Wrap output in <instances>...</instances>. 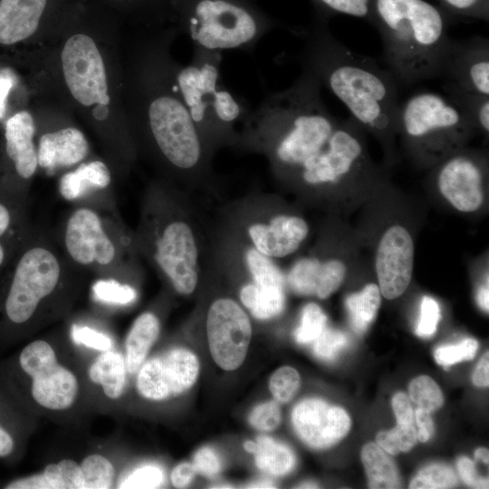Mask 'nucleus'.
I'll list each match as a JSON object with an SVG mask.
<instances>
[{"mask_svg":"<svg viewBox=\"0 0 489 489\" xmlns=\"http://www.w3.org/2000/svg\"><path fill=\"white\" fill-rule=\"evenodd\" d=\"M177 33L174 25L145 29L127 75L125 107L138 155L179 188L209 181L213 155L176 83L170 48Z\"/></svg>","mask_w":489,"mask_h":489,"instance_id":"nucleus-1","label":"nucleus"},{"mask_svg":"<svg viewBox=\"0 0 489 489\" xmlns=\"http://www.w3.org/2000/svg\"><path fill=\"white\" fill-rule=\"evenodd\" d=\"M92 13L90 2L78 0L65 14L61 75L71 100L83 112L117 174L124 176L138 153L121 102L120 82H113L104 47L91 30Z\"/></svg>","mask_w":489,"mask_h":489,"instance_id":"nucleus-2","label":"nucleus"},{"mask_svg":"<svg viewBox=\"0 0 489 489\" xmlns=\"http://www.w3.org/2000/svg\"><path fill=\"white\" fill-rule=\"evenodd\" d=\"M321 87L302 67L290 87L268 94L249 110L234 148L264 155L275 177L291 181L324 148L339 121L325 106Z\"/></svg>","mask_w":489,"mask_h":489,"instance_id":"nucleus-3","label":"nucleus"},{"mask_svg":"<svg viewBox=\"0 0 489 489\" xmlns=\"http://www.w3.org/2000/svg\"><path fill=\"white\" fill-rule=\"evenodd\" d=\"M303 39L302 64L349 110L350 117L384 143L397 133L398 84L374 59L340 43L328 20L315 17L296 31Z\"/></svg>","mask_w":489,"mask_h":489,"instance_id":"nucleus-4","label":"nucleus"},{"mask_svg":"<svg viewBox=\"0 0 489 489\" xmlns=\"http://www.w3.org/2000/svg\"><path fill=\"white\" fill-rule=\"evenodd\" d=\"M176 186L157 178L144 194L136 243L159 275L180 295L195 292L203 268L201 237Z\"/></svg>","mask_w":489,"mask_h":489,"instance_id":"nucleus-5","label":"nucleus"},{"mask_svg":"<svg viewBox=\"0 0 489 489\" xmlns=\"http://www.w3.org/2000/svg\"><path fill=\"white\" fill-rule=\"evenodd\" d=\"M385 67L398 86L440 77L449 42L442 10L425 0H370Z\"/></svg>","mask_w":489,"mask_h":489,"instance_id":"nucleus-6","label":"nucleus"},{"mask_svg":"<svg viewBox=\"0 0 489 489\" xmlns=\"http://www.w3.org/2000/svg\"><path fill=\"white\" fill-rule=\"evenodd\" d=\"M56 242L76 268L100 278L125 282L140 268L135 232L123 222L116 202L75 204Z\"/></svg>","mask_w":489,"mask_h":489,"instance_id":"nucleus-7","label":"nucleus"},{"mask_svg":"<svg viewBox=\"0 0 489 489\" xmlns=\"http://www.w3.org/2000/svg\"><path fill=\"white\" fill-rule=\"evenodd\" d=\"M222 52L194 47L189 63L177 62L175 80L179 93L209 152L234 147L237 123L249 108L220 81Z\"/></svg>","mask_w":489,"mask_h":489,"instance_id":"nucleus-8","label":"nucleus"},{"mask_svg":"<svg viewBox=\"0 0 489 489\" xmlns=\"http://www.w3.org/2000/svg\"><path fill=\"white\" fill-rule=\"evenodd\" d=\"M173 25L208 51L252 53L279 23L253 0H171Z\"/></svg>","mask_w":489,"mask_h":489,"instance_id":"nucleus-9","label":"nucleus"},{"mask_svg":"<svg viewBox=\"0 0 489 489\" xmlns=\"http://www.w3.org/2000/svg\"><path fill=\"white\" fill-rule=\"evenodd\" d=\"M475 130L461 108L446 95L417 91L399 103L397 132L422 162L444 159Z\"/></svg>","mask_w":489,"mask_h":489,"instance_id":"nucleus-10","label":"nucleus"},{"mask_svg":"<svg viewBox=\"0 0 489 489\" xmlns=\"http://www.w3.org/2000/svg\"><path fill=\"white\" fill-rule=\"evenodd\" d=\"M76 268L45 232L31 233L13 267L5 312L14 324L30 321Z\"/></svg>","mask_w":489,"mask_h":489,"instance_id":"nucleus-11","label":"nucleus"},{"mask_svg":"<svg viewBox=\"0 0 489 489\" xmlns=\"http://www.w3.org/2000/svg\"><path fill=\"white\" fill-rule=\"evenodd\" d=\"M76 0H0V64H18L47 24H58Z\"/></svg>","mask_w":489,"mask_h":489,"instance_id":"nucleus-12","label":"nucleus"},{"mask_svg":"<svg viewBox=\"0 0 489 489\" xmlns=\"http://www.w3.org/2000/svg\"><path fill=\"white\" fill-rule=\"evenodd\" d=\"M361 129L350 116L339 120L324 148L305 161L291 181L319 187L337 184L356 173L365 160Z\"/></svg>","mask_w":489,"mask_h":489,"instance_id":"nucleus-13","label":"nucleus"},{"mask_svg":"<svg viewBox=\"0 0 489 489\" xmlns=\"http://www.w3.org/2000/svg\"><path fill=\"white\" fill-rule=\"evenodd\" d=\"M37 125L26 109H18L4 122L0 155V181L9 184L24 203L32 180L39 168L34 142Z\"/></svg>","mask_w":489,"mask_h":489,"instance_id":"nucleus-14","label":"nucleus"},{"mask_svg":"<svg viewBox=\"0 0 489 489\" xmlns=\"http://www.w3.org/2000/svg\"><path fill=\"white\" fill-rule=\"evenodd\" d=\"M206 330L214 361L225 370L239 368L252 336L250 319L244 310L231 298L215 300L206 313Z\"/></svg>","mask_w":489,"mask_h":489,"instance_id":"nucleus-15","label":"nucleus"},{"mask_svg":"<svg viewBox=\"0 0 489 489\" xmlns=\"http://www.w3.org/2000/svg\"><path fill=\"white\" fill-rule=\"evenodd\" d=\"M20 365L32 379V396L41 406L65 409L73 403L78 382L75 376L60 365L49 343L38 340L21 352Z\"/></svg>","mask_w":489,"mask_h":489,"instance_id":"nucleus-16","label":"nucleus"},{"mask_svg":"<svg viewBox=\"0 0 489 489\" xmlns=\"http://www.w3.org/2000/svg\"><path fill=\"white\" fill-rule=\"evenodd\" d=\"M235 233L264 255L283 258L299 249L309 234L301 216L284 213L255 212L242 218Z\"/></svg>","mask_w":489,"mask_h":489,"instance_id":"nucleus-17","label":"nucleus"},{"mask_svg":"<svg viewBox=\"0 0 489 489\" xmlns=\"http://www.w3.org/2000/svg\"><path fill=\"white\" fill-rule=\"evenodd\" d=\"M198 372L199 362L193 352L173 349L142 363L137 377V388L148 399L163 400L190 388Z\"/></svg>","mask_w":489,"mask_h":489,"instance_id":"nucleus-18","label":"nucleus"},{"mask_svg":"<svg viewBox=\"0 0 489 489\" xmlns=\"http://www.w3.org/2000/svg\"><path fill=\"white\" fill-rule=\"evenodd\" d=\"M440 77L445 85L489 96V40L483 36L449 39Z\"/></svg>","mask_w":489,"mask_h":489,"instance_id":"nucleus-19","label":"nucleus"},{"mask_svg":"<svg viewBox=\"0 0 489 489\" xmlns=\"http://www.w3.org/2000/svg\"><path fill=\"white\" fill-rule=\"evenodd\" d=\"M480 157L454 152L444 158L436 173L442 196L457 210L471 213L484 202V166Z\"/></svg>","mask_w":489,"mask_h":489,"instance_id":"nucleus-20","label":"nucleus"},{"mask_svg":"<svg viewBox=\"0 0 489 489\" xmlns=\"http://www.w3.org/2000/svg\"><path fill=\"white\" fill-rule=\"evenodd\" d=\"M414 243L408 231L398 225L387 229L377 249L375 268L379 288L388 300L400 296L413 273Z\"/></svg>","mask_w":489,"mask_h":489,"instance_id":"nucleus-21","label":"nucleus"},{"mask_svg":"<svg viewBox=\"0 0 489 489\" xmlns=\"http://www.w3.org/2000/svg\"><path fill=\"white\" fill-rule=\"evenodd\" d=\"M292 422L299 437L312 448H327L350 430L348 413L318 398L299 402L292 412Z\"/></svg>","mask_w":489,"mask_h":489,"instance_id":"nucleus-22","label":"nucleus"},{"mask_svg":"<svg viewBox=\"0 0 489 489\" xmlns=\"http://www.w3.org/2000/svg\"><path fill=\"white\" fill-rule=\"evenodd\" d=\"M61 197L75 204L116 202L112 190V173L102 160L80 163L59 179Z\"/></svg>","mask_w":489,"mask_h":489,"instance_id":"nucleus-23","label":"nucleus"},{"mask_svg":"<svg viewBox=\"0 0 489 489\" xmlns=\"http://www.w3.org/2000/svg\"><path fill=\"white\" fill-rule=\"evenodd\" d=\"M36 148L39 168L47 173L79 165L90 152L84 133L71 125L43 130Z\"/></svg>","mask_w":489,"mask_h":489,"instance_id":"nucleus-24","label":"nucleus"},{"mask_svg":"<svg viewBox=\"0 0 489 489\" xmlns=\"http://www.w3.org/2000/svg\"><path fill=\"white\" fill-rule=\"evenodd\" d=\"M345 274L346 265L340 260L321 262L315 257H303L292 264L285 279L296 294L326 299L339 289Z\"/></svg>","mask_w":489,"mask_h":489,"instance_id":"nucleus-25","label":"nucleus"},{"mask_svg":"<svg viewBox=\"0 0 489 489\" xmlns=\"http://www.w3.org/2000/svg\"><path fill=\"white\" fill-rule=\"evenodd\" d=\"M116 18H124L144 29L173 25L171 0H87Z\"/></svg>","mask_w":489,"mask_h":489,"instance_id":"nucleus-26","label":"nucleus"},{"mask_svg":"<svg viewBox=\"0 0 489 489\" xmlns=\"http://www.w3.org/2000/svg\"><path fill=\"white\" fill-rule=\"evenodd\" d=\"M160 322L151 312L141 313L134 321L126 339V368L132 374L139 370L145 358L158 337Z\"/></svg>","mask_w":489,"mask_h":489,"instance_id":"nucleus-27","label":"nucleus"},{"mask_svg":"<svg viewBox=\"0 0 489 489\" xmlns=\"http://www.w3.org/2000/svg\"><path fill=\"white\" fill-rule=\"evenodd\" d=\"M126 362L118 352L104 351L89 369L91 381L101 385L105 395L110 398H118L126 381Z\"/></svg>","mask_w":489,"mask_h":489,"instance_id":"nucleus-28","label":"nucleus"},{"mask_svg":"<svg viewBox=\"0 0 489 489\" xmlns=\"http://www.w3.org/2000/svg\"><path fill=\"white\" fill-rule=\"evenodd\" d=\"M361 461L370 488H398L400 484L394 461L379 446L366 444L361 450Z\"/></svg>","mask_w":489,"mask_h":489,"instance_id":"nucleus-29","label":"nucleus"},{"mask_svg":"<svg viewBox=\"0 0 489 489\" xmlns=\"http://www.w3.org/2000/svg\"><path fill=\"white\" fill-rule=\"evenodd\" d=\"M239 299L255 319L262 321L278 316L285 306L284 290H263L250 282L241 286Z\"/></svg>","mask_w":489,"mask_h":489,"instance_id":"nucleus-30","label":"nucleus"},{"mask_svg":"<svg viewBox=\"0 0 489 489\" xmlns=\"http://www.w3.org/2000/svg\"><path fill=\"white\" fill-rule=\"evenodd\" d=\"M253 454L257 467L272 475L290 473L296 462L294 454L287 446L266 436L257 437Z\"/></svg>","mask_w":489,"mask_h":489,"instance_id":"nucleus-31","label":"nucleus"},{"mask_svg":"<svg viewBox=\"0 0 489 489\" xmlns=\"http://www.w3.org/2000/svg\"><path fill=\"white\" fill-rule=\"evenodd\" d=\"M381 302V292L375 283L367 284L360 292L346 298L350 321L358 332H364L375 319Z\"/></svg>","mask_w":489,"mask_h":489,"instance_id":"nucleus-32","label":"nucleus"},{"mask_svg":"<svg viewBox=\"0 0 489 489\" xmlns=\"http://www.w3.org/2000/svg\"><path fill=\"white\" fill-rule=\"evenodd\" d=\"M446 96L455 101L472 122L475 129L489 130V96L445 85Z\"/></svg>","mask_w":489,"mask_h":489,"instance_id":"nucleus-33","label":"nucleus"},{"mask_svg":"<svg viewBox=\"0 0 489 489\" xmlns=\"http://www.w3.org/2000/svg\"><path fill=\"white\" fill-rule=\"evenodd\" d=\"M91 292L97 302L110 305H129L138 297L130 283L110 278H99L92 284Z\"/></svg>","mask_w":489,"mask_h":489,"instance_id":"nucleus-34","label":"nucleus"},{"mask_svg":"<svg viewBox=\"0 0 489 489\" xmlns=\"http://www.w3.org/2000/svg\"><path fill=\"white\" fill-rule=\"evenodd\" d=\"M317 17L328 20L332 14H346L368 21L372 24L370 0H311Z\"/></svg>","mask_w":489,"mask_h":489,"instance_id":"nucleus-35","label":"nucleus"},{"mask_svg":"<svg viewBox=\"0 0 489 489\" xmlns=\"http://www.w3.org/2000/svg\"><path fill=\"white\" fill-rule=\"evenodd\" d=\"M82 489H108L114 477L112 464L101 455H91L84 458L81 465Z\"/></svg>","mask_w":489,"mask_h":489,"instance_id":"nucleus-36","label":"nucleus"},{"mask_svg":"<svg viewBox=\"0 0 489 489\" xmlns=\"http://www.w3.org/2000/svg\"><path fill=\"white\" fill-rule=\"evenodd\" d=\"M50 489H82L83 475L81 465L65 459L50 464L43 470Z\"/></svg>","mask_w":489,"mask_h":489,"instance_id":"nucleus-37","label":"nucleus"},{"mask_svg":"<svg viewBox=\"0 0 489 489\" xmlns=\"http://www.w3.org/2000/svg\"><path fill=\"white\" fill-rule=\"evenodd\" d=\"M409 398L419 408L427 412L438 409L444 401L443 394L437 384L428 376L414 379L408 387Z\"/></svg>","mask_w":489,"mask_h":489,"instance_id":"nucleus-38","label":"nucleus"},{"mask_svg":"<svg viewBox=\"0 0 489 489\" xmlns=\"http://www.w3.org/2000/svg\"><path fill=\"white\" fill-rule=\"evenodd\" d=\"M377 445L390 455L409 451L417 441L414 425H399L389 430L380 431L376 437Z\"/></svg>","mask_w":489,"mask_h":489,"instance_id":"nucleus-39","label":"nucleus"},{"mask_svg":"<svg viewBox=\"0 0 489 489\" xmlns=\"http://www.w3.org/2000/svg\"><path fill=\"white\" fill-rule=\"evenodd\" d=\"M457 483L455 472L446 465H431L421 471L411 480L409 488L436 489L451 488Z\"/></svg>","mask_w":489,"mask_h":489,"instance_id":"nucleus-40","label":"nucleus"},{"mask_svg":"<svg viewBox=\"0 0 489 489\" xmlns=\"http://www.w3.org/2000/svg\"><path fill=\"white\" fill-rule=\"evenodd\" d=\"M327 316L316 303L306 304L301 315L300 325L294 331V337L299 343L314 341L326 328Z\"/></svg>","mask_w":489,"mask_h":489,"instance_id":"nucleus-41","label":"nucleus"},{"mask_svg":"<svg viewBox=\"0 0 489 489\" xmlns=\"http://www.w3.org/2000/svg\"><path fill=\"white\" fill-rule=\"evenodd\" d=\"M300 386V376L292 367H282L273 372L269 388L275 401L285 403L292 398Z\"/></svg>","mask_w":489,"mask_h":489,"instance_id":"nucleus-42","label":"nucleus"},{"mask_svg":"<svg viewBox=\"0 0 489 489\" xmlns=\"http://www.w3.org/2000/svg\"><path fill=\"white\" fill-rule=\"evenodd\" d=\"M348 343L347 336L337 330L325 328L313 341V352L322 360H333Z\"/></svg>","mask_w":489,"mask_h":489,"instance_id":"nucleus-43","label":"nucleus"},{"mask_svg":"<svg viewBox=\"0 0 489 489\" xmlns=\"http://www.w3.org/2000/svg\"><path fill=\"white\" fill-rule=\"evenodd\" d=\"M478 342L474 339H465L459 344L445 345L435 351L436 361L446 368L452 364L472 360L477 351Z\"/></svg>","mask_w":489,"mask_h":489,"instance_id":"nucleus-44","label":"nucleus"},{"mask_svg":"<svg viewBox=\"0 0 489 489\" xmlns=\"http://www.w3.org/2000/svg\"><path fill=\"white\" fill-rule=\"evenodd\" d=\"M163 481L162 469L154 465H148L130 473L119 484V488H158Z\"/></svg>","mask_w":489,"mask_h":489,"instance_id":"nucleus-45","label":"nucleus"},{"mask_svg":"<svg viewBox=\"0 0 489 489\" xmlns=\"http://www.w3.org/2000/svg\"><path fill=\"white\" fill-rule=\"evenodd\" d=\"M252 427L260 431H272L281 422V410L276 401H267L257 405L249 416Z\"/></svg>","mask_w":489,"mask_h":489,"instance_id":"nucleus-46","label":"nucleus"},{"mask_svg":"<svg viewBox=\"0 0 489 489\" xmlns=\"http://www.w3.org/2000/svg\"><path fill=\"white\" fill-rule=\"evenodd\" d=\"M440 318V307L437 302L429 296H424L420 304L419 321L416 329L417 335L422 338L431 337L436 331Z\"/></svg>","mask_w":489,"mask_h":489,"instance_id":"nucleus-47","label":"nucleus"},{"mask_svg":"<svg viewBox=\"0 0 489 489\" xmlns=\"http://www.w3.org/2000/svg\"><path fill=\"white\" fill-rule=\"evenodd\" d=\"M71 335L75 343L98 350L108 351L113 347V341L109 335L88 326L73 324Z\"/></svg>","mask_w":489,"mask_h":489,"instance_id":"nucleus-48","label":"nucleus"},{"mask_svg":"<svg viewBox=\"0 0 489 489\" xmlns=\"http://www.w3.org/2000/svg\"><path fill=\"white\" fill-rule=\"evenodd\" d=\"M444 8L462 16L488 20V0H439Z\"/></svg>","mask_w":489,"mask_h":489,"instance_id":"nucleus-49","label":"nucleus"},{"mask_svg":"<svg viewBox=\"0 0 489 489\" xmlns=\"http://www.w3.org/2000/svg\"><path fill=\"white\" fill-rule=\"evenodd\" d=\"M193 465L197 472L206 476H215L222 469L220 457L210 447L200 448L194 456Z\"/></svg>","mask_w":489,"mask_h":489,"instance_id":"nucleus-50","label":"nucleus"},{"mask_svg":"<svg viewBox=\"0 0 489 489\" xmlns=\"http://www.w3.org/2000/svg\"><path fill=\"white\" fill-rule=\"evenodd\" d=\"M15 82L16 76L11 65L0 64V120H5L10 116L9 99Z\"/></svg>","mask_w":489,"mask_h":489,"instance_id":"nucleus-51","label":"nucleus"},{"mask_svg":"<svg viewBox=\"0 0 489 489\" xmlns=\"http://www.w3.org/2000/svg\"><path fill=\"white\" fill-rule=\"evenodd\" d=\"M392 408L397 417V424L414 425L415 414L411 399L404 393H397L392 398Z\"/></svg>","mask_w":489,"mask_h":489,"instance_id":"nucleus-52","label":"nucleus"},{"mask_svg":"<svg viewBox=\"0 0 489 489\" xmlns=\"http://www.w3.org/2000/svg\"><path fill=\"white\" fill-rule=\"evenodd\" d=\"M457 469L464 482L475 488H487L488 479L480 477L476 474L475 464L467 457H460L457 461Z\"/></svg>","mask_w":489,"mask_h":489,"instance_id":"nucleus-53","label":"nucleus"},{"mask_svg":"<svg viewBox=\"0 0 489 489\" xmlns=\"http://www.w3.org/2000/svg\"><path fill=\"white\" fill-rule=\"evenodd\" d=\"M196 473L193 464L181 463L172 470L171 482L175 487L184 488L191 483Z\"/></svg>","mask_w":489,"mask_h":489,"instance_id":"nucleus-54","label":"nucleus"},{"mask_svg":"<svg viewBox=\"0 0 489 489\" xmlns=\"http://www.w3.org/2000/svg\"><path fill=\"white\" fill-rule=\"evenodd\" d=\"M415 419L418 427L417 440L422 443L427 442L434 434V423L429 412L417 408L415 413Z\"/></svg>","mask_w":489,"mask_h":489,"instance_id":"nucleus-55","label":"nucleus"},{"mask_svg":"<svg viewBox=\"0 0 489 489\" xmlns=\"http://www.w3.org/2000/svg\"><path fill=\"white\" fill-rule=\"evenodd\" d=\"M7 489H49V484L43 474L34 475L10 483Z\"/></svg>","mask_w":489,"mask_h":489,"instance_id":"nucleus-56","label":"nucleus"},{"mask_svg":"<svg viewBox=\"0 0 489 489\" xmlns=\"http://www.w3.org/2000/svg\"><path fill=\"white\" fill-rule=\"evenodd\" d=\"M473 382L475 386L485 387L489 384V353L485 352L477 364L474 374Z\"/></svg>","mask_w":489,"mask_h":489,"instance_id":"nucleus-57","label":"nucleus"},{"mask_svg":"<svg viewBox=\"0 0 489 489\" xmlns=\"http://www.w3.org/2000/svg\"><path fill=\"white\" fill-rule=\"evenodd\" d=\"M24 226L16 228L14 230V226L7 228V229H2L0 228V268H2L7 260L8 255V246L6 244V239L11 235L14 231L24 229Z\"/></svg>","mask_w":489,"mask_h":489,"instance_id":"nucleus-58","label":"nucleus"},{"mask_svg":"<svg viewBox=\"0 0 489 489\" xmlns=\"http://www.w3.org/2000/svg\"><path fill=\"white\" fill-rule=\"evenodd\" d=\"M14 441L11 436L0 427V457L10 455L13 451Z\"/></svg>","mask_w":489,"mask_h":489,"instance_id":"nucleus-59","label":"nucleus"},{"mask_svg":"<svg viewBox=\"0 0 489 489\" xmlns=\"http://www.w3.org/2000/svg\"><path fill=\"white\" fill-rule=\"evenodd\" d=\"M476 300L478 305L485 312L489 310V289L488 282L482 285L477 292Z\"/></svg>","mask_w":489,"mask_h":489,"instance_id":"nucleus-60","label":"nucleus"},{"mask_svg":"<svg viewBox=\"0 0 489 489\" xmlns=\"http://www.w3.org/2000/svg\"><path fill=\"white\" fill-rule=\"evenodd\" d=\"M248 488H274V484L270 480H262V481H256L254 483H251L248 486Z\"/></svg>","mask_w":489,"mask_h":489,"instance_id":"nucleus-61","label":"nucleus"},{"mask_svg":"<svg viewBox=\"0 0 489 489\" xmlns=\"http://www.w3.org/2000/svg\"><path fill=\"white\" fill-rule=\"evenodd\" d=\"M476 459L483 461L485 464H488V450L485 448H478L475 453Z\"/></svg>","mask_w":489,"mask_h":489,"instance_id":"nucleus-62","label":"nucleus"},{"mask_svg":"<svg viewBox=\"0 0 489 489\" xmlns=\"http://www.w3.org/2000/svg\"><path fill=\"white\" fill-rule=\"evenodd\" d=\"M301 487H302V488H315V487H317V485L315 484L307 483V484H302Z\"/></svg>","mask_w":489,"mask_h":489,"instance_id":"nucleus-63","label":"nucleus"}]
</instances>
